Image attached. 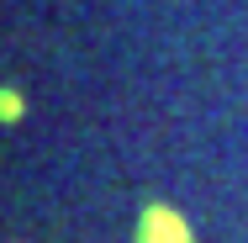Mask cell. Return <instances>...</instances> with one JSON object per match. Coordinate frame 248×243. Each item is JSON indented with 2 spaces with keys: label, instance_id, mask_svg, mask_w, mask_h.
<instances>
[{
  "label": "cell",
  "instance_id": "1",
  "mask_svg": "<svg viewBox=\"0 0 248 243\" xmlns=\"http://www.w3.org/2000/svg\"><path fill=\"white\" fill-rule=\"evenodd\" d=\"M138 243H196V233L169 201H148L138 217Z\"/></svg>",
  "mask_w": 248,
  "mask_h": 243
},
{
  "label": "cell",
  "instance_id": "2",
  "mask_svg": "<svg viewBox=\"0 0 248 243\" xmlns=\"http://www.w3.org/2000/svg\"><path fill=\"white\" fill-rule=\"evenodd\" d=\"M21 106H27V100L16 96V90H5V122H16V116H21Z\"/></svg>",
  "mask_w": 248,
  "mask_h": 243
}]
</instances>
